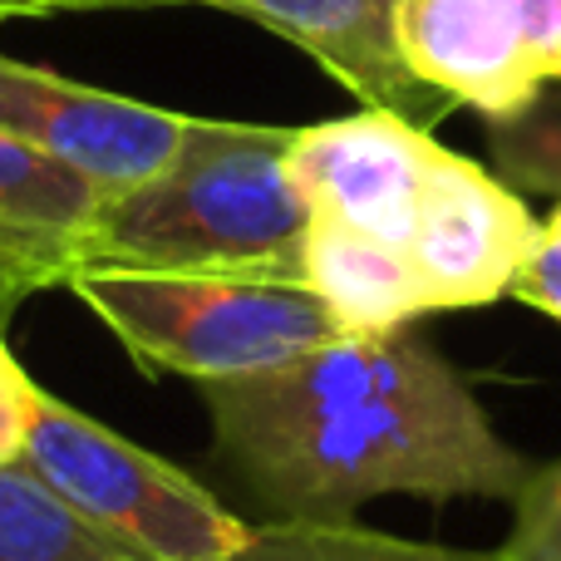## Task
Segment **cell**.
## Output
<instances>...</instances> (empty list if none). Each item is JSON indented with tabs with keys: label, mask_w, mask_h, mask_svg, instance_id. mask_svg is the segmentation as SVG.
Wrapping results in <instances>:
<instances>
[{
	"label": "cell",
	"mask_w": 561,
	"mask_h": 561,
	"mask_svg": "<svg viewBox=\"0 0 561 561\" xmlns=\"http://www.w3.org/2000/svg\"><path fill=\"white\" fill-rule=\"evenodd\" d=\"M65 286L144 369L197 385L276 369L345 340L320 296L286 280L79 266Z\"/></svg>",
	"instance_id": "obj_3"
},
{
	"label": "cell",
	"mask_w": 561,
	"mask_h": 561,
	"mask_svg": "<svg viewBox=\"0 0 561 561\" xmlns=\"http://www.w3.org/2000/svg\"><path fill=\"white\" fill-rule=\"evenodd\" d=\"M488 153L513 193L561 203V79L537 84L513 114L488 118Z\"/></svg>",
	"instance_id": "obj_14"
},
{
	"label": "cell",
	"mask_w": 561,
	"mask_h": 561,
	"mask_svg": "<svg viewBox=\"0 0 561 561\" xmlns=\"http://www.w3.org/2000/svg\"><path fill=\"white\" fill-rule=\"evenodd\" d=\"M557 207H561V203H557Z\"/></svg>",
	"instance_id": "obj_21"
},
{
	"label": "cell",
	"mask_w": 561,
	"mask_h": 561,
	"mask_svg": "<svg viewBox=\"0 0 561 561\" xmlns=\"http://www.w3.org/2000/svg\"><path fill=\"white\" fill-rule=\"evenodd\" d=\"M108 197L84 173L0 134V262L39 290L65 286L84 266V237Z\"/></svg>",
	"instance_id": "obj_10"
},
{
	"label": "cell",
	"mask_w": 561,
	"mask_h": 561,
	"mask_svg": "<svg viewBox=\"0 0 561 561\" xmlns=\"http://www.w3.org/2000/svg\"><path fill=\"white\" fill-rule=\"evenodd\" d=\"M434 158L438 144L414 118L394 108H359L350 118L296 128L286 148V173L310 213H325L404 252Z\"/></svg>",
	"instance_id": "obj_6"
},
{
	"label": "cell",
	"mask_w": 561,
	"mask_h": 561,
	"mask_svg": "<svg viewBox=\"0 0 561 561\" xmlns=\"http://www.w3.org/2000/svg\"><path fill=\"white\" fill-rule=\"evenodd\" d=\"M39 394H45V389L20 369V359L10 355L5 335H0V463H10V458L25 454V438H30V424H35Z\"/></svg>",
	"instance_id": "obj_17"
},
{
	"label": "cell",
	"mask_w": 561,
	"mask_h": 561,
	"mask_svg": "<svg viewBox=\"0 0 561 561\" xmlns=\"http://www.w3.org/2000/svg\"><path fill=\"white\" fill-rule=\"evenodd\" d=\"M507 296H517L523 306L542 310V316H552L561 325V207L552 213V222L537 232L533 252H527L523 272L513 276Z\"/></svg>",
	"instance_id": "obj_16"
},
{
	"label": "cell",
	"mask_w": 561,
	"mask_h": 561,
	"mask_svg": "<svg viewBox=\"0 0 561 561\" xmlns=\"http://www.w3.org/2000/svg\"><path fill=\"white\" fill-rule=\"evenodd\" d=\"M513 10L542 84L561 79V0H513Z\"/></svg>",
	"instance_id": "obj_18"
},
{
	"label": "cell",
	"mask_w": 561,
	"mask_h": 561,
	"mask_svg": "<svg viewBox=\"0 0 561 561\" xmlns=\"http://www.w3.org/2000/svg\"><path fill=\"white\" fill-rule=\"evenodd\" d=\"M497 561H561V458L537 468L517 497V523Z\"/></svg>",
	"instance_id": "obj_15"
},
{
	"label": "cell",
	"mask_w": 561,
	"mask_h": 561,
	"mask_svg": "<svg viewBox=\"0 0 561 561\" xmlns=\"http://www.w3.org/2000/svg\"><path fill=\"white\" fill-rule=\"evenodd\" d=\"M290 134L296 128L187 118L173 163L99 207L84 266L300 286L310 203L286 173Z\"/></svg>",
	"instance_id": "obj_2"
},
{
	"label": "cell",
	"mask_w": 561,
	"mask_h": 561,
	"mask_svg": "<svg viewBox=\"0 0 561 561\" xmlns=\"http://www.w3.org/2000/svg\"><path fill=\"white\" fill-rule=\"evenodd\" d=\"M20 300H25V290H20L10 276H0V325H5V320L15 316V306H20Z\"/></svg>",
	"instance_id": "obj_20"
},
{
	"label": "cell",
	"mask_w": 561,
	"mask_h": 561,
	"mask_svg": "<svg viewBox=\"0 0 561 561\" xmlns=\"http://www.w3.org/2000/svg\"><path fill=\"white\" fill-rule=\"evenodd\" d=\"M227 561H497V552L409 542L345 517H276L266 527H252Z\"/></svg>",
	"instance_id": "obj_13"
},
{
	"label": "cell",
	"mask_w": 561,
	"mask_h": 561,
	"mask_svg": "<svg viewBox=\"0 0 561 561\" xmlns=\"http://www.w3.org/2000/svg\"><path fill=\"white\" fill-rule=\"evenodd\" d=\"M114 5H197V0H0V25L69 15V10H114Z\"/></svg>",
	"instance_id": "obj_19"
},
{
	"label": "cell",
	"mask_w": 561,
	"mask_h": 561,
	"mask_svg": "<svg viewBox=\"0 0 561 561\" xmlns=\"http://www.w3.org/2000/svg\"><path fill=\"white\" fill-rule=\"evenodd\" d=\"M20 458L134 561H227L252 533L197 478L55 394H39Z\"/></svg>",
	"instance_id": "obj_4"
},
{
	"label": "cell",
	"mask_w": 561,
	"mask_h": 561,
	"mask_svg": "<svg viewBox=\"0 0 561 561\" xmlns=\"http://www.w3.org/2000/svg\"><path fill=\"white\" fill-rule=\"evenodd\" d=\"M0 561H134L25 458L0 463Z\"/></svg>",
	"instance_id": "obj_12"
},
{
	"label": "cell",
	"mask_w": 561,
	"mask_h": 561,
	"mask_svg": "<svg viewBox=\"0 0 561 561\" xmlns=\"http://www.w3.org/2000/svg\"><path fill=\"white\" fill-rule=\"evenodd\" d=\"M197 5L237 10L256 25L276 30L296 49H306L335 84H345L365 108H394L419 118L444 104L404 69L394 49V0H197Z\"/></svg>",
	"instance_id": "obj_9"
},
{
	"label": "cell",
	"mask_w": 561,
	"mask_h": 561,
	"mask_svg": "<svg viewBox=\"0 0 561 561\" xmlns=\"http://www.w3.org/2000/svg\"><path fill=\"white\" fill-rule=\"evenodd\" d=\"M389 30L404 69L428 94L483 118L513 114L542 84L513 0H394Z\"/></svg>",
	"instance_id": "obj_8"
},
{
	"label": "cell",
	"mask_w": 561,
	"mask_h": 561,
	"mask_svg": "<svg viewBox=\"0 0 561 561\" xmlns=\"http://www.w3.org/2000/svg\"><path fill=\"white\" fill-rule=\"evenodd\" d=\"M183 128L187 114L75 84L0 55V134L84 173L104 197L163 173L183 144Z\"/></svg>",
	"instance_id": "obj_5"
},
{
	"label": "cell",
	"mask_w": 561,
	"mask_h": 561,
	"mask_svg": "<svg viewBox=\"0 0 561 561\" xmlns=\"http://www.w3.org/2000/svg\"><path fill=\"white\" fill-rule=\"evenodd\" d=\"M197 389L222 458L280 517H345L389 493L517 503L537 473L414 330L345 335L290 365Z\"/></svg>",
	"instance_id": "obj_1"
},
{
	"label": "cell",
	"mask_w": 561,
	"mask_h": 561,
	"mask_svg": "<svg viewBox=\"0 0 561 561\" xmlns=\"http://www.w3.org/2000/svg\"><path fill=\"white\" fill-rule=\"evenodd\" d=\"M300 286L320 296V306L335 316L340 335L350 340H385L428 316L424 286H419L409 256L325 213H310Z\"/></svg>",
	"instance_id": "obj_11"
},
{
	"label": "cell",
	"mask_w": 561,
	"mask_h": 561,
	"mask_svg": "<svg viewBox=\"0 0 561 561\" xmlns=\"http://www.w3.org/2000/svg\"><path fill=\"white\" fill-rule=\"evenodd\" d=\"M537 232L542 227L533 222L523 193L473 158L438 148L404 256L428 310H463L507 296Z\"/></svg>",
	"instance_id": "obj_7"
}]
</instances>
